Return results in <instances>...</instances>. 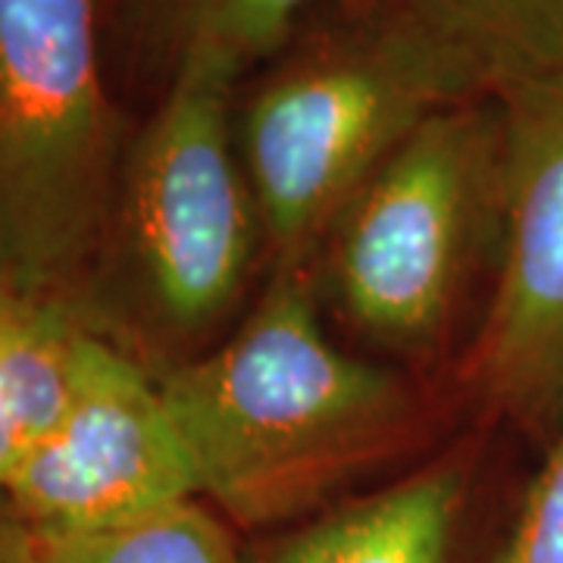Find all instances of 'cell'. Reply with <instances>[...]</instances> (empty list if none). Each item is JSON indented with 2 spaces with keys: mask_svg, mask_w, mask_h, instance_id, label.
Here are the masks:
<instances>
[{
  "mask_svg": "<svg viewBox=\"0 0 563 563\" xmlns=\"http://www.w3.org/2000/svg\"><path fill=\"white\" fill-rule=\"evenodd\" d=\"M239 73L181 63L122 154L76 310L163 376L203 354L251 291L266 251L235 139Z\"/></svg>",
  "mask_w": 563,
  "mask_h": 563,
  "instance_id": "7a4b0ae2",
  "label": "cell"
},
{
  "mask_svg": "<svg viewBox=\"0 0 563 563\" xmlns=\"http://www.w3.org/2000/svg\"><path fill=\"white\" fill-rule=\"evenodd\" d=\"M501 244L463 379L520 422L563 407V69L498 98Z\"/></svg>",
  "mask_w": 563,
  "mask_h": 563,
  "instance_id": "8992f818",
  "label": "cell"
},
{
  "mask_svg": "<svg viewBox=\"0 0 563 563\" xmlns=\"http://www.w3.org/2000/svg\"><path fill=\"white\" fill-rule=\"evenodd\" d=\"M476 66L492 98L563 69V0H407Z\"/></svg>",
  "mask_w": 563,
  "mask_h": 563,
  "instance_id": "8fae6325",
  "label": "cell"
},
{
  "mask_svg": "<svg viewBox=\"0 0 563 563\" xmlns=\"http://www.w3.org/2000/svg\"><path fill=\"white\" fill-rule=\"evenodd\" d=\"M313 3L322 0H103V20L141 60L157 63L166 81L191 60L222 63L242 76L279 57Z\"/></svg>",
  "mask_w": 563,
  "mask_h": 563,
  "instance_id": "30bf717a",
  "label": "cell"
},
{
  "mask_svg": "<svg viewBox=\"0 0 563 563\" xmlns=\"http://www.w3.org/2000/svg\"><path fill=\"white\" fill-rule=\"evenodd\" d=\"M38 539L20 523L0 495V563H35Z\"/></svg>",
  "mask_w": 563,
  "mask_h": 563,
  "instance_id": "5bb4252c",
  "label": "cell"
},
{
  "mask_svg": "<svg viewBox=\"0 0 563 563\" xmlns=\"http://www.w3.org/2000/svg\"><path fill=\"white\" fill-rule=\"evenodd\" d=\"M3 501L38 542L201 501L157 376L103 342L79 395L16 470Z\"/></svg>",
  "mask_w": 563,
  "mask_h": 563,
  "instance_id": "52a82bcc",
  "label": "cell"
},
{
  "mask_svg": "<svg viewBox=\"0 0 563 563\" xmlns=\"http://www.w3.org/2000/svg\"><path fill=\"white\" fill-rule=\"evenodd\" d=\"M501 210L495 98L422 122L344 203L320 247L344 320L391 351L435 347L479 261L498 254Z\"/></svg>",
  "mask_w": 563,
  "mask_h": 563,
  "instance_id": "5b68a950",
  "label": "cell"
},
{
  "mask_svg": "<svg viewBox=\"0 0 563 563\" xmlns=\"http://www.w3.org/2000/svg\"><path fill=\"white\" fill-rule=\"evenodd\" d=\"M103 0H0V285L76 307L129 135Z\"/></svg>",
  "mask_w": 563,
  "mask_h": 563,
  "instance_id": "277c9868",
  "label": "cell"
},
{
  "mask_svg": "<svg viewBox=\"0 0 563 563\" xmlns=\"http://www.w3.org/2000/svg\"><path fill=\"white\" fill-rule=\"evenodd\" d=\"M479 98L476 66L407 0H373L276 57L235 120L269 269H310L363 181L422 122Z\"/></svg>",
  "mask_w": 563,
  "mask_h": 563,
  "instance_id": "3957f363",
  "label": "cell"
},
{
  "mask_svg": "<svg viewBox=\"0 0 563 563\" xmlns=\"http://www.w3.org/2000/svg\"><path fill=\"white\" fill-rule=\"evenodd\" d=\"M498 563H563V435L529 485Z\"/></svg>",
  "mask_w": 563,
  "mask_h": 563,
  "instance_id": "4fadbf2b",
  "label": "cell"
},
{
  "mask_svg": "<svg viewBox=\"0 0 563 563\" xmlns=\"http://www.w3.org/2000/svg\"><path fill=\"white\" fill-rule=\"evenodd\" d=\"M157 383L201 501L244 526L317 507L420 422L417 395L395 373L325 335L310 269H269L244 320Z\"/></svg>",
  "mask_w": 563,
  "mask_h": 563,
  "instance_id": "6da1fadb",
  "label": "cell"
},
{
  "mask_svg": "<svg viewBox=\"0 0 563 563\" xmlns=\"http://www.w3.org/2000/svg\"><path fill=\"white\" fill-rule=\"evenodd\" d=\"M463 504L461 463H435L322 514L285 539L269 563H448Z\"/></svg>",
  "mask_w": 563,
  "mask_h": 563,
  "instance_id": "9c48e42d",
  "label": "cell"
},
{
  "mask_svg": "<svg viewBox=\"0 0 563 563\" xmlns=\"http://www.w3.org/2000/svg\"><path fill=\"white\" fill-rule=\"evenodd\" d=\"M35 563H242L232 532L203 501H185L132 523L38 542Z\"/></svg>",
  "mask_w": 563,
  "mask_h": 563,
  "instance_id": "7c38bea8",
  "label": "cell"
},
{
  "mask_svg": "<svg viewBox=\"0 0 563 563\" xmlns=\"http://www.w3.org/2000/svg\"><path fill=\"white\" fill-rule=\"evenodd\" d=\"M101 347L73 303L0 285V495L60 422Z\"/></svg>",
  "mask_w": 563,
  "mask_h": 563,
  "instance_id": "ba28073f",
  "label": "cell"
}]
</instances>
